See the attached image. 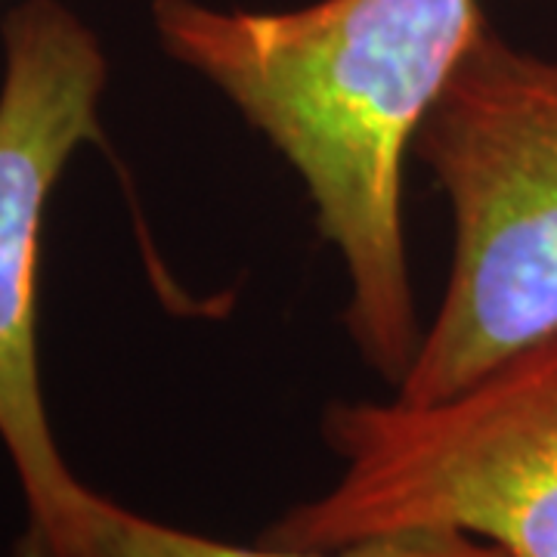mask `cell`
<instances>
[{"label": "cell", "instance_id": "5b68a950", "mask_svg": "<svg viewBox=\"0 0 557 557\" xmlns=\"http://www.w3.org/2000/svg\"><path fill=\"white\" fill-rule=\"evenodd\" d=\"M90 557H505L496 545L458 530H397L338 548L233 545L127 511L97 496L90 511Z\"/></svg>", "mask_w": 557, "mask_h": 557}, {"label": "cell", "instance_id": "3957f363", "mask_svg": "<svg viewBox=\"0 0 557 557\" xmlns=\"http://www.w3.org/2000/svg\"><path fill=\"white\" fill-rule=\"evenodd\" d=\"M341 474L260 542L338 548L397 530H458L505 557H557V335L431 403H332Z\"/></svg>", "mask_w": 557, "mask_h": 557}, {"label": "cell", "instance_id": "277c9868", "mask_svg": "<svg viewBox=\"0 0 557 557\" xmlns=\"http://www.w3.org/2000/svg\"><path fill=\"white\" fill-rule=\"evenodd\" d=\"M106 78L100 40L60 0L10 10L0 81V440L28 511L16 557H90L100 493L69 471L40 391L38 251L62 168L102 139Z\"/></svg>", "mask_w": 557, "mask_h": 557}, {"label": "cell", "instance_id": "6da1fadb", "mask_svg": "<svg viewBox=\"0 0 557 557\" xmlns=\"http://www.w3.org/2000/svg\"><path fill=\"white\" fill-rule=\"evenodd\" d=\"M152 22L168 57L211 81L298 171L347 273L344 325L397 387L421 344L406 159L486 28L478 0H319L288 13L156 0Z\"/></svg>", "mask_w": 557, "mask_h": 557}, {"label": "cell", "instance_id": "7a4b0ae2", "mask_svg": "<svg viewBox=\"0 0 557 557\" xmlns=\"http://www.w3.org/2000/svg\"><path fill=\"white\" fill-rule=\"evenodd\" d=\"M446 193L453 270L397 397L431 403L557 335V57L486 25L416 137Z\"/></svg>", "mask_w": 557, "mask_h": 557}]
</instances>
